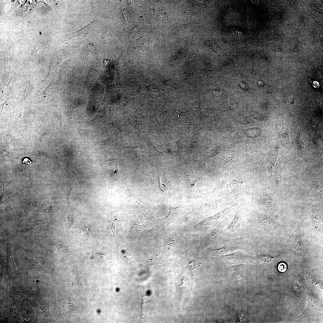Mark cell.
Instances as JSON below:
<instances>
[{"label":"cell","instance_id":"obj_20","mask_svg":"<svg viewBox=\"0 0 323 323\" xmlns=\"http://www.w3.org/2000/svg\"><path fill=\"white\" fill-rule=\"evenodd\" d=\"M319 124L317 121L312 119H311V126L313 129H315L317 128Z\"/></svg>","mask_w":323,"mask_h":323},{"label":"cell","instance_id":"obj_9","mask_svg":"<svg viewBox=\"0 0 323 323\" xmlns=\"http://www.w3.org/2000/svg\"><path fill=\"white\" fill-rule=\"evenodd\" d=\"M180 214L179 207L173 208L170 207L168 215L164 218L160 219L167 226L170 223L174 222L177 220Z\"/></svg>","mask_w":323,"mask_h":323},{"label":"cell","instance_id":"obj_13","mask_svg":"<svg viewBox=\"0 0 323 323\" xmlns=\"http://www.w3.org/2000/svg\"><path fill=\"white\" fill-rule=\"evenodd\" d=\"M277 257H272L269 255L263 254L258 255L256 256L258 260L262 263L270 264L273 262Z\"/></svg>","mask_w":323,"mask_h":323},{"label":"cell","instance_id":"obj_17","mask_svg":"<svg viewBox=\"0 0 323 323\" xmlns=\"http://www.w3.org/2000/svg\"><path fill=\"white\" fill-rule=\"evenodd\" d=\"M302 133H300L297 136V142L298 144L300 147L303 148H306V141Z\"/></svg>","mask_w":323,"mask_h":323},{"label":"cell","instance_id":"obj_18","mask_svg":"<svg viewBox=\"0 0 323 323\" xmlns=\"http://www.w3.org/2000/svg\"><path fill=\"white\" fill-rule=\"evenodd\" d=\"M278 271L281 272H285L287 269V264L284 262H281L279 263L277 266Z\"/></svg>","mask_w":323,"mask_h":323},{"label":"cell","instance_id":"obj_10","mask_svg":"<svg viewBox=\"0 0 323 323\" xmlns=\"http://www.w3.org/2000/svg\"><path fill=\"white\" fill-rule=\"evenodd\" d=\"M283 176L282 168L281 165H278L274 169L272 177H273L275 186L278 189L281 184Z\"/></svg>","mask_w":323,"mask_h":323},{"label":"cell","instance_id":"obj_5","mask_svg":"<svg viewBox=\"0 0 323 323\" xmlns=\"http://www.w3.org/2000/svg\"><path fill=\"white\" fill-rule=\"evenodd\" d=\"M289 127L288 124L284 121H279L276 122L274 127V130L279 137L281 143L287 147L290 144Z\"/></svg>","mask_w":323,"mask_h":323},{"label":"cell","instance_id":"obj_15","mask_svg":"<svg viewBox=\"0 0 323 323\" xmlns=\"http://www.w3.org/2000/svg\"><path fill=\"white\" fill-rule=\"evenodd\" d=\"M188 177L189 179V186L191 188L194 185L195 183L198 180V177L197 176L194 174L192 170H190L189 173L186 175Z\"/></svg>","mask_w":323,"mask_h":323},{"label":"cell","instance_id":"obj_2","mask_svg":"<svg viewBox=\"0 0 323 323\" xmlns=\"http://www.w3.org/2000/svg\"><path fill=\"white\" fill-rule=\"evenodd\" d=\"M254 217L259 225L276 232L284 230L283 227L276 223L269 216L257 211H254Z\"/></svg>","mask_w":323,"mask_h":323},{"label":"cell","instance_id":"obj_4","mask_svg":"<svg viewBox=\"0 0 323 323\" xmlns=\"http://www.w3.org/2000/svg\"><path fill=\"white\" fill-rule=\"evenodd\" d=\"M280 150L279 147H276L267 152L265 154L266 168L269 182L271 180L275 163Z\"/></svg>","mask_w":323,"mask_h":323},{"label":"cell","instance_id":"obj_3","mask_svg":"<svg viewBox=\"0 0 323 323\" xmlns=\"http://www.w3.org/2000/svg\"><path fill=\"white\" fill-rule=\"evenodd\" d=\"M219 256L229 266L239 263H252V258L237 252L225 255H220Z\"/></svg>","mask_w":323,"mask_h":323},{"label":"cell","instance_id":"obj_1","mask_svg":"<svg viewBox=\"0 0 323 323\" xmlns=\"http://www.w3.org/2000/svg\"><path fill=\"white\" fill-rule=\"evenodd\" d=\"M254 193L255 199L259 206L269 210L274 208L275 203L273 199L260 187L256 188Z\"/></svg>","mask_w":323,"mask_h":323},{"label":"cell","instance_id":"obj_14","mask_svg":"<svg viewBox=\"0 0 323 323\" xmlns=\"http://www.w3.org/2000/svg\"><path fill=\"white\" fill-rule=\"evenodd\" d=\"M71 275L72 285L74 290H78L80 285L79 277L76 272H73Z\"/></svg>","mask_w":323,"mask_h":323},{"label":"cell","instance_id":"obj_7","mask_svg":"<svg viewBox=\"0 0 323 323\" xmlns=\"http://www.w3.org/2000/svg\"><path fill=\"white\" fill-rule=\"evenodd\" d=\"M234 205L230 207L224 209L215 217L214 218H211L203 222V228L205 229L208 228L213 226L215 223L222 220L230 212L233 208Z\"/></svg>","mask_w":323,"mask_h":323},{"label":"cell","instance_id":"obj_12","mask_svg":"<svg viewBox=\"0 0 323 323\" xmlns=\"http://www.w3.org/2000/svg\"><path fill=\"white\" fill-rule=\"evenodd\" d=\"M241 247L238 246H234L232 245L226 246L215 249V252L220 255H223L229 254L232 253L238 250L242 249Z\"/></svg>","mask_w":323,"mask_h":323},{"label":"cell","instance_id":"obj_19","mask_svg":"<svg viewBox=\"0 0 323 323\" xmlns=\"http://www.w3.org/2000/svg\"><path fill=\"white\" fill-rule=\"evenodd\" d=\"M250 114L251 116L254 119L258 120H264L263 117L260 115L252 110Z\"/></svg>","mask_w":323,"mask_h":323},{"label":"cell","instance_id":"obj_8","mask_svg":"<svg viewBox=\"0 0 323 323\" xmlns=\"http://www.w3.org/2000/svg\"><path fill=\"white\" fill-rule=\"evenodd\" d=\"M220 234L221 230L216 229L207 236L201 244L202 249L204 250L214 244L218 239Z\"/></svg>","mask_w":323,"mask_h":323},{"label":"cell","instance_id":"obj_11","mask_svg":"<svg viewBox=\"0 0 323 323\" xmlns=\"http://www.w3.org/2000/svg\"><path fill=\"white\" fill-rule=\"evenodd\" d=\"M301 231L300 229L295 233L292 242V246L293 250L298 252H302L303 249Z\"/></svg>","mask_w":323,"mask_h":323},{"label":"cell","instance_id":"obj_21","mask_svg":"<svg viewBox=\"0 0 323 323\" xmlns=\"http://www.w3.org/2000/svg\"><path fill=\"white\" fill-rule=\"evenodd\" d=\"M22 163L23 164H30L31 163V162L28 158H25L23 159L22 161Z\"/></svg>","mask_w":323,"mask_h":323},{"label":"cell","instance_id":"obj_6","mask_svg":"<svg viewBox=\"0 0 323 323\" xmlns=\"http://www.w3.org/2000/svg\"><path fill=\"white\" fill-rule=\"evenodd\" d=\"M243 209L240 207L236 212L234 219L226 230L228 233H234L239 231L240 226Z\"/></svg>","mask_w":323,"mask_h":323},{"label":"cell","instance_id":"obj_16","mask_svg":"<svg viewBox=\"0 0 323 323\" xmlns=\"http://www.w3.org/2000/svg\"><path fill=\"white\" fill-rule=\"evenodd\" d=\"M188 266L191 271L194 270L198 267V261L192 257H189L187 260Z\"/></svg>","mask_w":323,"mask_h":323}]
</instances>
